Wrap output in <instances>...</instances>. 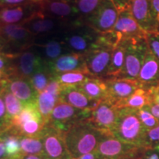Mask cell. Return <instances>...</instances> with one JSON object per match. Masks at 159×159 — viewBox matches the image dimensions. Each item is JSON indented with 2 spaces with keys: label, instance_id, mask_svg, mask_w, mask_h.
Masks as SVG:
<instances>
[{
  "label": "cell",
  "instance_id": "1",
  "mask_svg": "<svg viewBox=\"0 0 159 159\" xmlns=\"http://www.w3.org/2000/svg\"><path fill=\"white\" fill-rule=\"evenodd\" d=\"M63 136L71 158L77 159L96 150L99 143L107 134L85 120L74 125Z\"/></svg>",
  "mask_w": 159,
  "mask_h": 159
},
{
  "label": "cell",
  "instance_id": "2",
  "mask_svg": "<svg viewBox=\"0 0 159 159\" xmlns=\"http://www.w3.org/2000/svg\"><path fill=\"white\" fill-rule=\"evenodd\" d=\"M146 131L139 118L138 109L118 108V117L111 132L112 136L124 142L145 148Z\"/></svg>",
  "mask_w": 159,
  "mask_h": 159
},
{
  "label": "cell",
  "instance_id": "3",
  "mask_svg": "<svg viewBox=\"0 0 159 159\" xmlns=\"http://www.w3.org/2000/svg\"><path fill=\"white\" fill-rule=\"evenodd\" d=\"M45 125L36 103H29L24 105L21 112L12 119L6 129L20 137H39Z\"/></svg>",
  "mask_w": 159,
  "mask_h": 159
},
{
  "label": "cell",
  "instance_id": "4",
  "mask_svg": "<svg viewBox=\"0 0 159 159\" xmlns=\"http://www.w3.org/2000/svg\"><path fill=\"white\" fill-rule=\"evenodd\" d=\"M146 149L107 135L95 151L99 159H142Z\"/></svg>",
  "mask_w": 159,
  "mask_h": 159
},
{
  "label": "cell",
  "instance_id": "5",
  "mask_svg": "<svg viewBox=\"0 0 159 159\" xmlns=\"http://www.w3.org/2000/svg\"><path fill=\"white\" fill-rule=\"evenodd\" d=\"M91 112V111L75 108L59 100L46 125L64 135L74 125L87 120L90 117Z\"/></svg>",
  "mask_w": 159,
  "mask_h": 159
},
{
  "label": "cell",
  "instance_id": "6",
  "mask_svg": "<svg viewBox=\"0 0 159 159\" xmlns=\"http://www.w3.org/2000/svg\"><path fill=\"white\" fill-rule=\"evenodd\" d=\"M125 41V55L124 66L118 78L138 79L139 71L148 50L146 39H130Z\"/></svg>",
  "mask_w": 159,
  "mask_h": 159
},
{
  "label": "cell",
  "instance_id": "7",
  "mask_svg": "<svg viewBox=\"0 0 159 159\" xmlns=\"http://www.w3.org/2000/svg\"><path fill=\"white\" fill-rule=\"evenodd\" d=\"M41 12L46 16L56 19L69 27L81 26L75 0H43Z\"/></svg>",
  "mask_w": 159,
  "mask_h": 159
},
{
  "label": "cell",
  "instance_id": "8",
  "mask_svg": "<svg viewBox=\"0 0 159 159\" xmlns=\"http://www.w3.org/2000/svg\"><path fill=\"white\" fill-rule=\"evenodd\" d=\"M99 35L85 25L71 27L63 43L70 52L85 55L92 49L100 48L97 44Z\"/></svg>",
  "mask_w": 159,
  "mask_h": 159
},
{
  "label": "cell",
  "instance_id": "9",
  "mask_svg": "<svg viewBox=\"0 0 159 159\" xmlns=\"http://www.w3.org/2000/svg\"><path fill=\"white\" fill-rule=\"evenodd\" d=\"M0 37L7 46L10 55L29 49L34 35L23 25H0Z\"/></svg>",
  "mask_w": 159,
  "mask_h": 159
},
{
  "label": "cell",
  "instance_id": "10",
  "mask_svg": "<svg viewBox=\"0 0 159 159\" xmlns=\"http://www.w3.org/2000/svg\"><path fill=\"white\" fill-rule=\"evenodd\" d=\"M118 16L119 12L111 0H103L99 8L85 20L83 25L89 27L98 34H104L114 29Z\"/></svg>",
  "mask_w": 159,
  "mask_h": 159
},
{
  "label": "cell",
  "instance_id": "11",
  "mask_svg": "<svg viewBox=\"0 0 159 159\" xmlns=\"http://www.w3.org/2000/svg\"><path fill=\"white\" fill-rule=\"evenodd\" d=\"M39 137L43 140V154L47 159H73L61 133L46 125Z\"/></svg>",
  "mask_w": 159,
  "mask_h": 159
},
{
  "label": "cell",
  "instance_id": "12",
  "mask_svg": "<svg viewBox=\"0 0 159 159\" xmlns=\"http://www.w3.org/2000/svg\"><path fill=\"white\" fill-rule=\"evenodd\" d=\"M118 117V108L107 99L100 101L87 119L94 128L107 135H111Z\"/></svg>",
  "mask_w": 159,
  "mask_h": 159
},
{
  "label": "cell",
  "instance_id": "13",
  "mask_svg": "<svg viewBox=\"0 0 159 159\" xmlns=\"http://www.w3.org/2000/svg\"><path fill=\"white\" fill-rule=\"evenodd\" d=\"M46 66L47 63L42 57L27 49L13 56L12 75L30 79L33 75Z\"/></svg>",
  "mask_w": 159,
  "mask_h": 159
},
{
  "label": "cell",
  "instance_id": "14",
  "mask_svg": "<svg viewBox=\"0 0 159 159\" xmlns=\"http://www.w3.org/2000/svg\"><path fill=\"white\" fill-rule=\"evenodd\" d=\"M112 51V49L100 47L92 49L84 55L85 68L89 75L106 79Z\"/></svg>",
  "mask_w": 159,
  "mask_h": 159
},
{
  "label": "cell",
  "instance_id": "15",
  "mask_svg": "<svg viewBox=\"0 0 159 159\" xmlns=\"http://www.w3.org/2000/svg\"><path fill=\"white\" fill-rule=\"evenodd\" d=\"M41 12V4L29 3L25 5L0 7V25H23Z\"/></svg>",
  "mask_w": 159,
  "mask_h": 159
},
{
  "label": "cell",
  "instance_id": "16",
  "mask_svg": "<svg viewBox=\"0 0 159 159\" xmlns=\"http://www.w3.org/2000/svg\"><path fill=\"white\" fill-rule=\"evenodd\" d=\"M104 80L107 85V100L114 105L128 98L142 86L136 80L118 77Z\"/></svg>",
  "mask_w": 159,
  "mask_h": 159
},
{
  "label": "cell",
  "instance_id": "17",
  "mask_svg": "<svg viewBox=\"0 0 159 159\" xmlns=\"http://www.w3.org/2000/svg\"><path fill=\"white\" fill-rule=\"evenodd\" d=\"M46 63L47 69L52 76L70 71H83L89 74L85 68L84 55L66 53L61 55L55 61Z\"/></svg>",
  "mask_w": 159,
  "mask_h": 159
},
{
  "label": "cell",
  "instance_id": "18",
  "mask_svg": "<svg viewBox=\"0 0 159 159\" xmlns=\"http://www.w3.org/2000/svg\"><path fill=\"white\" fill-rule=\"evenodd\" d=\"M120 41L130 39H146L147 33L139 27L131 14L130 9L119 12L117 21L112 30Z\"/></svg>",
  "mask_w": 159,
  "mask_h": 159
},
{
  "label": "cell",
  "instance_id": "19",
  "mask_svg": "<svg viewBox=\"0 0 159 159\" xmlns=\"http://www.w3.org/2000/svg\"><path fill=\"white\" fill-rule=\"evenodd\" d=\"M130 12L139 27L146 33L157 31V25L153 16L151 0H133Z\"/></svg>",
  "mask_w": 159,
  "mask_h": 159
},
{
  "label": "cell",
  "instance_id": "20",
  "mask_svg": "<svg viewBox=\"0 0 159 159\" xmlns=\"http://www.w3.org/2000/svg\"><path fill=\"white\" fill-rule=\"evenodd\" d=\"M59 100L75 108L91 111L94 110L99 102L89 98L77 85H62Z\"/></svg>",
  "mask_w": 159,
  "mask_h": 159
},
{
  "label": "cell",
  "instance_id": "21",
  "mask_svg": "<svg viewBox=\"0 0 159 159\" xmlns=\"http://www.w3.org/2000/svg\"><path fill=\"white\" fill-rule=\"evenodd\" d=\"M5 85L24 105L37 102L39 94L33 89L30 79L12 75L6 81Z\"/></svg>",
  "mask_w": 159,
  "mask_h": 159
},
{
  "label": "cell",
  "instance_id": "22",
  "mask_svg": "<svg viewBox=\"0 0 159 159\" xmlns=\"http://www.w3.org/2000/svg\"><path fill=\"white\" fill-rule=\"evenodd\" d=\"M137 81L143 87L159 84V61L149 49L141 67Z\"/></svg>",
  "mask_w": 159,
  "mask_h": 159
},
{
  "label": "cell",
  "instance_id": "23",
  "mask_svg": "<svg viewBox=\"0 0 159 159\" xmlns=\"http://www.w3.org/2000/svg\"><path fill=\"white\" fill-rule=\"evenodd\" d=\"M60 25H63L56 19L47 17L40 12L32 19L23 24L33 35L47 34L55 30Z\"/></svg>",
  "mask_w": 159,
  "mask_h": 159
},
{
  "label": "cell",
  "instance_id": "24",
  "mask_svg": "<svg viewBox=\"0 0 159 159\" xmlns=\"http://www.w3.org/2000/svg\"><path fill=\"white\" fill-rule=\"evenodd\" d=\"M77 87L89 98L97 102L107 99L108 97L107 85L104 79L90 77Z\"/></svg>",
  "mask_w": 159,
  "mask_h": 159
},
{
  "label": "cell",
  "instance_id": "25",
  "mask_svg": "<svg viewBox=\"0 0 159 159\" xmlns=\"http://www.w3.org/2000/svg\"><path fill=\"white\" fill-rule=\"evenodd\" d=\"M152 103V98L147 87L141 86L130 97L124 100L121 101L115 105L117 108H130L134 109H141L148 106Z\"/></svg>",
  "mask_w": 159,
  "mask_h": 159
},
{
  "label": "cell",
  "instance_id": "26",
  "mask_svg": "<svg viewBox=\"0 0 159 159\" xmlns=\"http://www.w3.org/2000/svg\"><path fill=\"white\" fill-rule=\"evenodd\" d=\"M59 99L60 95L53 94L47 90L43 91L38 95L37 107L46 124L48 122L55 106L58 102Z\"/></svg>",
  "mask_w": 159,
  "mask_h": 159
},
{
  "label": "cell",
  "instance_id": "27",
  "mask_svg": "<svg viewBox=\"0 0 159 159\" xmlns=\"http://www.w3.org/2000/svg\"><path fill=\"white\" fill-rule=\"evenodd\" d=\"M125 55V41H122L113 49L106 79L119 77L124 66Z\"/></svg>",
  "mask_w": 159,
  "mask_h": 159
},
{
  "label": "cell",
  "instance_id": "28",
  "mask_svg": "<svg viewBox=\"0 0 159 159\" xmlns=\"http://www.w3.org/2000/svg\"><path fill=\"white\" fill-rule=\"evenodd\" d=\"M1 94L5 103L7 120L9 126L12 119L16 116L23 109L24 104L8 90L5 83L2 89Z\"/></svg>",
  "mask_w": 159,
  "mask_h": 159
},
{
  "label": "cell",
  "instance_id": "29",
  "mask_svg": "<svg viewBox=\"0 0 159 159\" xmlns=\"http://www.w3.org/2000/svg\"><path fill=\"white\" fill-rule=\"evenodd\" d=\"M20 137L8 130L0 132V139L2 140L5 146V153L7 156H17L22 155L20 149Z\"/></svg>",
  "mask_w": 159,
  "mask_h": 159
},
{
  "label": "cell",
  "instance_id": "30",
  "mask_svg": "<svg viewBox=\"0 0 159 159\" xmlns=\"http://www.w3.org/2000/svg\"><path fill=\"white\" fill-rule=\"evenodd\" d=\"M103 0H75V4L79 15L81 25L96 12Z\"/></svg>",
  "mask_w": 159,
  "mask_h": 159
},
{
  "label": "cell",
  "instance_id": "31",
  "mask_svg": "<svg viewBox=\"0 0 159 159\" xmlns=\"http://www.w3.org/2000/svg\"><path fill=\"white\" fill-rule=\"evenodd\" d=\"M21 153L25 155H43V143L41 137H21L20 139Z\"/></svg>",
  "mask_w": 159,
  "mask_h": 159
},
{
  "label": "cell",
  "instance_id": "32",
  "mask_svg": "<svg viewBox=\"0 0 159 159\" xmlns=\"http://www.w3.org/2000/svg\"><path fill=\"white\" fill-rule=\"evenodd\" d=\"M54 77L62 85H78L92 76L83 71H70Z\"/></svg>",
  "mask_w": 159,
  "mask_h": 159
},
{
  "label": "cell",
  "instance_id": "33",
  "mask_svg": "<svg viewBox=\"0 0 159 159\" xmlns=\"http://www.w3.org/2000/svg\"><path fill=\"white\" fill-rule=\"evenodd\" d=\"M52 77V75L47 69V67L46 66L44 69H41V70L39 71L33 75L30 78V80L33 89H35L38 94H40L47 88V85H48Z\"/></svg>",
  "mask_w": 159,
  "mask_h": 159
},
{
  "label": "cell",
  "instance_id": "34",
  "mask_svg": "<svg viewBox=\"0 0 159 159\" xmlns=\"http://www.w3.org/2000/svg\"><path fill=\"white\" fill-rule=\"evenodd\" d=\"M63 45H64L63 42L55 41V40L49 41L45 43L43 46V49L44 56L47 58L46 63L55 61V59L61 56L63 53Z\"/></svg>",
  "mask_w": 159,
  "mask_h": 159
},
{
  "label": "cell",
  "instance_id": "35",
  "mask_svg": "<svg viewBox=\"0 0 159 159\" xmlns=\"http://www.w3.org/2000/svg\"><path fill=\"white\" fill-rule=\"evenodd\" d=\"M138 116L146 130H150L159 125V121L151 114L146 107L138 109Z\"/></svg>",
  "mask_w": 159,
  "mask_h": 159
},
{
  "label": "cell",
  "instance_id": "36",
  "mask_svg": "<svg viewBox=\"0 0 159 159\" xmlns=\"http://www.w3.org/2000/svg\"><path fill=\"white\" fill-rule=\"evenodd\" d=\"M147 44L148 49L159 61V32L147 33Z\"/></svg>",
  "mask_w": 159,
  "mask_h": 159
},
{
  "label": "cell",
  "instance_id": "37",
  "mask_svg": "<svg viewBox=\"0 0 159 159\" xmlns=\"http://www.w3.org/2000/svg\"><path fill=\"white\" fill-rule=\"evenodd\" d=\"M144 146L146 148L159 146V125L153 128L147 130Z\"/></svg>",
  "mask_w": 159,
  "mask_h": 159
},
{
  "label": "cell",
  "instance_id": "38",
  "mask_svg": "<svg viewBox=\"0 0 159 159\" xmlns=\"http://www.w3.org/2000/svg\"><path fill=\"white\" fill-rule=\"evenodd\" d=\"M14 55L0 54V70L7 72L10 76L13 71V57Z\"/></svg>",
  "mask_w": 159,
  "mask_h": 159
},
{
  "label": "cell",
  "instance_id": "39",
  "mask_svg": "<svg viewBox=\"0 0 159 159\" xmlns=\"http://www.w3.org/2000/svg\"><path fill=\"white\" fill-rule=\"evenodd\" d=\"M5 83L0 84V132L3 131L5 129L8 127V122H7V114H6L5 103H4V101L1 94L2 89L3 85Z\"/></svg>",
  "mask_w": 159,
  "mask_h": 159
},
{
  "label": "cell",
  "instance_id": "40",
  "mask_svg": "<svg viewBox=\"0 0 159 159\" xmlns=\"http://www.w3.org/2000/svg\"><path fill=\"white\" fill-rule=\"evenodd\" d=\"M43 0H0V7L25 5L29 3L41 4Z\"/></svg>",
  "mask_w": 159,
  "mask_h": 159
},
{
  "label": "cell",
  "instance_id": "41",
  "mask_svg": "<svg viewBox=\"0 0 159 159\" xmlns=\"http://www.w3.org/2000/svg\"><path fill=\"white\" fill-rule=\"evenodd\" d=\"M111 1L119 13L126 10H130L133 0H111Z\"/></svg>",
  "mask_w": 159,
  "mask_h": 159
},
{
  "label": "cell",
  "instance_id": "42",
  "mask_svg": "<svg viewBox=\"0 0 159 159\" xmlns=\"http://www.w3.org/2000/svg\"><path fill=\"white\" fill-rule=\"evenodd\" d=\"M142 159H159V146L147 148Z\"/></svg>",
  "mask_w": 159,
  "mask_h": 159
},
{
  "label": "cell",
  "instance_id": "43",
  "mask_svg": "<svg viewBox=\"0 0 159 159\" xmlns=\"http://www.w3.org/2000/svg\"><path fill=\"white\" fill-rule=\"evenodd\" d=\"M147 88H148L150 91L151 98H152V103L159 105V84L147 87Z\"/></svg>",
  "mask_w": 159,
  "mask_h": 159
},
{
  "label": "cell",
  "instance_id": "44",
  "mask_svg": "<svg viewBox=\"0 0 159 159\" xmlns=\"http://www.w3.org/2000/svg\"><path fill=\"white\" fill-rule=\"evenodd\" d=\"M151 6L153 16L157 25L159 24V0H151Z\"/></svg>",
  "mask_w": 159,
  "mask_h": 159
},
{
  "label": "cell",
  "instance_id": "45",
  "mask_svg": "<svg viewBox=\"0 0 159 159\" xmlns=\"http://www.w3.org/2000/svg\"><path fill=\"white\" fill-rule=\"evenodd\" d=\"M145 107L159 121V105L156 104V103H151L148 106Z\"/></svg>",
  "mask_w": 159,
  "mask_h": 159
},
{
  "label": "cell",
  "instance_id": "46",
  "mask_svg": "<svg viewBox=\"0 0 159 159\" xmlns=\"http://www.w3.org/2000/svg\"><path fill=\"white\" fill-rule=\"evenodd\" d=\"M0 54L10 55L7 46L1 37H0Z\"/></svg>",
  "mask_w": 159,
  "mask_h": 159
},
{
  "label": "cell",
  "instance_id": "47",
  "mask_svg": "<svg viewBox=\"0 0 159 159\" xmlns=\"http://www.w3.org/2000/svg\"><path fill=\"white\" fill-rule=\"evenodd\" d=\"M77 159H99V158L98 156H97L96 151H94V152H89V153L83 155V156L79 157V158Z\"/></svg>",
  "mask_w": 159,
  "mask_h": 159
},
{
  "label": "cell",
  "instance_id": "48",
  "mask_svg": "<svg viewBox=\"0 0 159 159\" xmlns=\"http://www.w3.org/2000/svg\"><path fill=\"white\" fill-rule=\"evenodd\" d=\"M22 159H47L43 155H25L23 156Z\"/></svg>",
  "mask_w": 159,
  "mask_h": 159
},
{
  "label": "cell",
  "instance_id": "49",
  "mask_svg": "<svg viewBox=\"0 0 159 159\" xmlns=\"http://www.w3.org/2000/svg\"><path fill=\"white\" fill-rule=\"evenodd\" d=\"M9 74L6 71L0 70V84L5 83L9 77Z\"/></svg>",
  "mask_w": 159,
  "mask_h": 159
},
{
  "label": "cell",
  "instance_id": "50",
  "mask_svg": "<svg viewBox=\"0 0 159 159\" xmlns=\"http://www.w3.org/2000/svg\"><path fill=\"white\" fill-rule=\"evenodd\" d=\"M5 146H4V143L1 139H0V158L2 157L5 156Z\"/></svg>",
  "mask_w": 159,
  "mask_h": 159
},
{
  "label": "cell",
  "instance_id": "51",
  "mask_svg": "<svg viewBox=\"0 0 159 159\" xmlns=\"http://www.w3.org/2000/svg\"><path fill=\"white\" fill-rule=\"evenodd\" d=\"M23 155H20V156H3L0 159H22Z\"/></svg>",
  "mask_w": 159,
  "mask_h": 159
},
{
  "label": "cell",
  "instance_id": "52",
  "mask_svg": "<svg viewBox=\"0 0 159 159\" xmlns=\"http://www.w3.org/2000/svg\"><path fill=\"white\" fill-rule=\"evenodd\" d=\"M157 31L159 32V24H158V27H157Z\"/></svg>",
  "mask_w": 159,
  "mask_h": 159
}]
</instances>
